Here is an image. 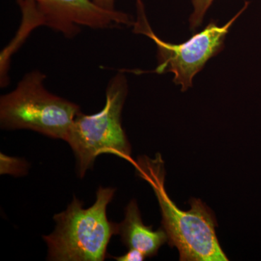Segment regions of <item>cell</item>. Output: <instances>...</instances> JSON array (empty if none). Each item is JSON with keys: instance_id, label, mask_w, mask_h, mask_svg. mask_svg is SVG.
I'll return each instance as SVG.
<instances>
[{"instance_id": "cell-1", "label": "cell", "mask_w": 261, "mask_h": 261, "mask_svg": "<svg viewBox=\"0 0 261 261\" xmlns=\"http://www.w3.org/2000/svg\"><path fill=\"white\" fill-rule=\"evenodd\" d=\"M137 174L152 187L162 215V224L170 246L179 252L180 260L226 261L216 236L212 211L199 199L190 200V210H180L165 189L166 171L160 154L154 159L141 156L134 163Z\"/></svg>"}, {"instance_id": "cell-2", "label": "cell", "mask_w": 261, "mask_h": 261, "mask_svg": "<svg viewBox=\"0 0 261 261\" xmlns=\"http://www.w3.org/2000/svg\"><path fill=\"white\" fill-rule=\"evenodd\" d=\"M116 189L99 187L95 202L87 209L73 197L66 210L54 216L56 229L43 236L48 247V260L103 261L111 238L118 233V224L108 219L107 207Z\"/></svg>"}, {"instance_id": "cell-3", "label": "cell", "mask_w": 261, "mask_h": 261, "mask_svg": "<svg viewBox=\"0 0 261 261\" xmlns=\"http://www.w3.org/2000/svg\"><path fill=\"white\" fill-rule=\"evenodd\" d=\"M46 75L32 70L24 75L16 88L0 97V125L5 130H34L65 141L75 118L78 105L51 94L44 85Z\"/></svg>"}, {"instance_id": "cell-4", "label": "cell", "mask_w": 261, "mask_h": 261, "mask_svg": "<svg viewBox=\"0 0 261 261\" xmlns=\"http://www.w3.org/2000/svg\"><path fill=\"white\" fill-rule=\"evenodd\" d=\"M128 94V83L120 71L108 82L106 104L99 112L76 116L65 142L74 152L80 178L93 167L102 154H111L133 163L132 147L122 126L121 114Z\"/></svg>"}, {"instance_id": "cell-5", "label": "cell", "mask_w": 261, "mask_h": 261, "mask_svg": "<svg viewBox=\"0 0 261 261\" xmlns=\"http://www.w3.org/2000/svg\"><path fill=\"white\" fill-rule=\"evenodd\" d=\"M137 20L134 23V32L150 38L158 48L159 65L154 73H172L173 82L186 91L192 86V80L213 57L224 49V41L229 29L245 11L248 3L227 23L219 27L212 20L203 30L192 36L187 42L174 44L165 42L158 37L147 20L142 0H136Z\"/></svg>"}, {"instance_id": "cell-6", "label": "cell", "mask_w": 261, "mask_h": 261, "mask_svg": "<svg viewBox=\"0 0 261 261\" xmlns=\"http://www.w3.org/2000/svg\"><path fill=\"white\" fill-rule=\"evenodd\" d=\"M46 19V27L65 37H75L81 27L93 29L133 25L129 15L119 10L102 9L93 0H34Z\"/></svg>"}, {"instance_id": "cell-7", "label": "cell", "mask_w": 261, "mask_h": 261, "mask_svg": "<svg viewBox=\"0 0 261 261\" xmlns=\"http://www.w3.org/2000/svg\"><path fill=\"white\" fill-rule=\"evenodd\" d=\"M118 234L128 250H139L146 257L157 255L160 247L168 242L167 233L163 228L154 231L152 226L144 224L135 200L130 201L126 206L124 219L118 224Z\"/></svg>"}, {"instance_id": "cell-8", "label": "cell", "mask_w": 261, "mask_h": 261, "mask_svg": "<svg viewBox=\"0 0 261 261\" xmlns=\"http://www.w3.org/2000/svg\"><path fill=\"white\" fill-rule=\"evenodd\" d=\"M22 13L21 25L13 41L1 53L0 84L5 87L9 84V68L12 55L18 49L29 34L37 27L46 25V19L34 0H17Z\"/></svg>"}, {"instance_id": "cell-9", "label": "cell", "mask_w": 261, "mask_h": 261, "mask_svg": "<svg viewBox=\"0 0 261 261\" xmlns=\"http://www.w3.org/2000/svg\"><path fill=\"white\" fill-rule=\"evenodd\" d=\"M214 0H192L193 12L190 18V28L194 30L202 24L204 16Z\"/></svg>"}, {"instance_id": "cell-10", "label": "cell", "mask_w": 261, "mask_h": 261, "mask_svg": "<svg viewBox=\"0 0 261 261\" xmlns=\"http://www.w3.org/2000/svg\"><path fill=\"white\" fill-rule=\"evenodd\" d=\"M118 261H142L145 260L146 256L142 252L135 249H129L124 255L118 257H112Z\"/></svg>"}, {"instance_id": "cell-11", "label": "cell", "mask_w": 261, "mask_h": 261, "mask_svg": "<svg viewBox=\"0 0 261 261\" xmlns=\"http://www.w3.org/2000/svg\"><path fill=\"white\" fill-rule=\"evenodd\" d=\"M99 8L107 10H116L115 8V0H93Z\"/></svg>"}]
</instances>
